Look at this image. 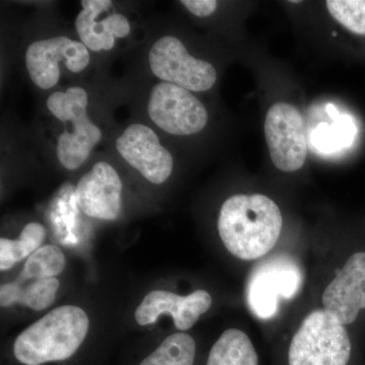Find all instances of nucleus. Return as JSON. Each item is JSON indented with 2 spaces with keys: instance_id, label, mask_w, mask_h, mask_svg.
Listing matches in <instances>:
<instances>
[{
  "instance_id": "obj_6",
  "label": "nucleus",
  "mask_w": 365,
  "mask_h": 365,
  "mask_svg": "<svg viewBox=\"0 0 365 365\" xmlns=\"http://www.w3.org/2000/svg\"><path fill=\"white\" fill-rule=\"evenodd\" d=\"M151 71L163 83L190 91H206L215 86L216 71L212 64L194 58L184 44L173 36H165L151 47Z\"/></svg>"
},
{
  "instance_id": "obj_12",
  "label": "nucleus",
  "mask_w": 365,
  "mask_h": 365,
  "mask_svg": "<svg viewBox=\"0 0 365 365\" xmlns=\"http://www.w3.org/2000/svg\"><path fill=\"white\" fill-rule=\"evenodd\" d=\"M324 309L349 325L365 309V253L352 255L323 294Z\"/></svg>"
},
{
  "instance_id": "obj_5",
  "label": "nucleus",
  "mask_w": 365,
  "mask_h": 365,
  "mask_svg": "<svg viewBox=\"0 0 365 365\" xmlns=\"http://www.w3.org/2000/svg\"><path fill=\"white\" fill-rule=\"evenodd\" d=\"M304 273L297 262L280 254L257 264L247 282V304L257 318L268 319L277 314L279 300L299 294Z\"/></svg>"
},
{
  "instance_id": "obj_18",
  "label": "nucleus",
  "mask_w": 365,
  "mask_h": 365,
  "mask_svg": "<svg viewBox=\"0 0 365 365\" xmlns=\"http://www.w3.org/2000/svg\"><path fill=\"white\" fill-rule=\"evenodd\" d=\"M46 230L38 222L28 223L16 241L0 240V269L9 270L19 262L35 253L44 242Z\"/></svg>"
},
{
  "instance_id": "obj_16",
  "label": "nucleus",
  "mask_w": 365,
  "mask_h": 365,
  "mask_svg": "<svg viewBox=\"0 0 365 365\" xmlns=\"http://www.w3.org/2000/svg\"><path fill=\"white\" fill-rule=\"evenodd\" d=\"M206 365H259L258 353L246 333L228 329L213 344Z\"/></svg>"
},
{
  "instance_id": "obj_4",
  "label": "nucleus",
  "mask_w": 365,
  "mask_h": 365,
  "mask_svg": "<svg viewBox=\"0 0 365 365\" xmlns=\"http://www.w3.org/2000/svg\"><path fill=\"white\" fill-rule=\"evenodd\" d=\"M88 104V93L79 86H72L64 93L57 91L47 100L53 116L72 123V131H64L57 141V158L69 170L78 169L102 138V131L86 112Z\"/></svg>"
},
{
  "instance_id": "obj_9",
  "label": "nucleus",
  "mask_w": 365,
  "mask_h": 365,
  "mask_svg": "<svg viewBox=\"0 0 365 365\" xmlns=\"http://www.w3.org/2000/svg\"><path fill=\"white\" fill-rule=\"evenodd\" d=\"M64 60L68 71L78 73L85 71L91 56L85 44L66 36L40 40L29 46L26 64L30 78L38 88L49 90L60 78L59 62Z\"/></svg>"
},
{
  "instance_id": "obj_10",
  "label": "nucleus",
  "mask_w": 365,
  "mask_h": 365,
  "mask_svg": "<svg viewBox=\"0 0 365 365\" xmlns=\"http://www.w3.org/2000/svg\"><path fill=\"white\" fill-rule=\"evenodd\" d=\"M116 148L120 155L153 184H163L172 175V155L160 144L157 133L145 125L127 127L118 137Z\"/></svg>"
},
{
  "instance_id": "obj_3",
  "label": "nucleus",
  "mask_w": 365,
  "mask_h": 365,
  "mask_svg": "<svg viewBox=\"0 0 365 365\" xmlns=\"http://www.w3.org/2000/svg\"><path fill=\"white\" fill-rule=\"evenodd\" d=\"M351 341L344 325L325 309L307 317L288 349V365H348Z\"/></svg>"
},
{
  "instance_id": "obj_19",
  "label": "nucleus",
  "mask_w": 365,
  "mask_h": 365,
  "mask_svg": "<svg viewBox=\"0 0 365 365\" xmlns=\"http://www.w3.org/2000/svg\"><path fill=\"white\" fill-rule=\"evenodd\" d=\"M66 265V256L56 246L41 247L26 259L25 266L16 281L47 279L61 274Z\"/></svg>"
},
{
  "instance_id": "obj_17",
  "label": "nucleus",
  "mask_w": 365,
  "mask_h": 365,
  "mask_svg": "<svg viewBox=\"0 0 365 365\" xmlns=\"http://www.w3.org/2000/svg\"><path fill=\"white\" fill-rule=\"evenodd\" d=\"M196 351L195 340L192 336L175 333L165 338L137 365H194Z\"/></svg>"
},
{
  "instance_id": "obj_14",
  "label": "nucleus",
  "mask_w": 365,
  "mask_h": 365,
  "mask_svg": "<svg viewBox=\"0 0 365 365\" xmlns=\"http://www.w3.org/2000/svg\"><path fill=\"white\" fill-rule=\"evenodd\" d=\"M83 11L76 20V31L81 43L91 51H109L115 39H123L130 34L129 21L121 14H111L98 21V16L112 6L110 0H83Z\"/></svg>"
},
{
  "instance_id": "obj_22",
  "label": "nucleus",
  "mask_w": 365,
  "mask_h": 365,
  "mask_svg": "<svg viewBox=\"0 0 365 365\" xmlns=\"http://www.w3.org/2000/svg\"><path fill=\"white\" fill-rule=\"evenodd\" d=\"M327 113L330 115L332 119L335 120L338 117V113L336 111V108L333 105L327 106Z\"/></svg>"
},
{
  "instance_id": "obj_1",
  "label": "nucleus",
  "mask_w": 365,
  "mask_h": 365,
  "mask_svg": "<svg viewBox=\"0 0 365 365\" xmlns=\"http://www.w3.org/2000/svg\"><path fill=\"white\" fill-rule=\"evenodd\" d=\"M217 227L230 253L242 260H256L275 247L282 230V215L269 197L240 194L223 203Z\"/></svg>"
},
{
  "instance_id": "obj_8",
  "label": "nucleus",
  "mask_w": 365,
  "mask_h": 365,
  "mask_svg": "<svg viewBox=\"0 0 365 365\" xmlns=\"http://www.w3.org/2000/svg\"><path fill=\"white\" fill-rule=\"evenodd\" d=\"M266 141L271 160L282 172H295L306 163V125L294 106L287 103L273 105L266 115Z\"/></svg>"
},
{
  "instance_id": "obj_7",
  "label": "nucleus",
  "mask_w": 365,
  "mask_h": 365,
  "mask_svg": "<svg viewBox=\"0 0 365 365\" xmlns=\"http://www.w3.org/2000/svg\"><path fill=\"white\" fill-rule=\"evenodd\" d=\"M148 115L153 123L173 135L198 133L208 121L206 108L191 91L163 81L151 91Z\"/></svg>"
},
{
  "instance_id": "obj_21",
  "label": "nucleus",
  "mask_w": 365,
  "mask_h": 365,
  "mask_svg": "<svg viewBox=\"0 0 365 365\" xmlns=\"http://www.w3.org/2000/svg\"><path fill=\"white\" fill-rule=\"evenodd\" d=\"M181 4L190 13L199 18L211 16L215 13L218 6V2L215 0H182Z\"/></svg>"
},
{
  "instance_id": "obj_11",
  "label": "nucleus",
  "mask_w": 365,
  "mask_h": 365,
  "mask_svg": "<svg viewBox=\"0 0 365 365\" xmlns=\"http://www.w3.org/2000/svg\"><path fill=\"white\" fill-rule=\"evenodd\" d=\"M121 179L116 170L98 162L79 180L76 196L79 208L86 215L102 220H115L122 206Z\"/></svg>"
},
{
  "instance_id": "obj_20",
  "label": "nucleus",
  "mask_w": 365,
  "mask_h": 365,
  "mask_svg": "<svg viewBox=\"0 0 365 365\" xmlns=\"http://www.w3.org/2000/svg\"><path fill=\"white\" fill-rule=\"evenodd\" d=\"M326 4L340 25L356 35L365 36V0H328Z\"/></svg>"
},
{
  "instance_id": "obj_15",
  "label": "nucleus",
  "mask_w": 365,
  "mask_h": 365,
  "mask_svg": "<svg viewBox=\"0 0 365 365\" xmlns=\"http://www.w3.org/2000/svg\"><path fill=\"white\" fill-rule=\"evenodd\" d=\"M59 287V280L56 278L37 279L26 287L16 281L4 283L0 288V304L6 307L20 302L33 311H43L51 306Z\"/></svg>"
},
{
  "instance_id": "obj_2",
  "label": "nucleus",
  "mask_w": 365,
  "mask_h": 365,
  "mask_svg": "<svg viewBox=\"0 0 365 365\" xmlns=\"http://www.w3.org/2000/svg\"><path fill=\"white\" fill-rule=\"evenodd\" d=\"M90 319L81 307L53 309L14 340V359L19 365H50L69 361L88 336Z\"/></svg>"
},
{
  "instance_id": "obj_13",
  "label": "nucleus",
  "mask_w": 365,
  "mask_h": 365,
  "mask_svg": "<svg viewBox=\"0 0 365 365\" xmlns=\"http://www.w3.org/2000/svg\"><path fill=\"white\" fill-rule=\"evenodd\" d=\"M211 304L212 297L202 289L186 297L165 290H153L144 297L134 316L139 325L146 326L155 323L162 314H169L178 330L187 331L195 325Z\"/></svg>"
}]
</instances>
